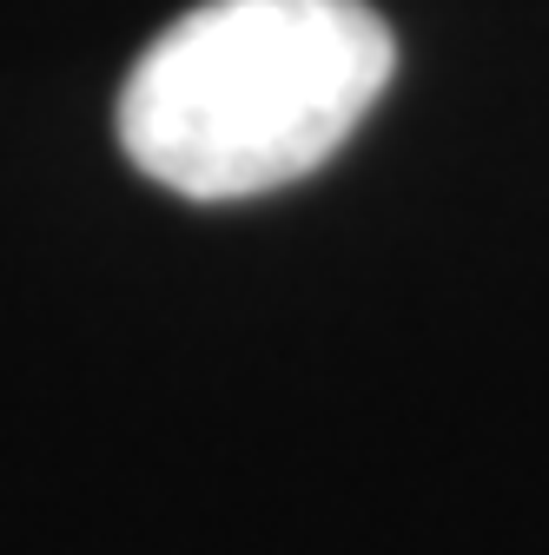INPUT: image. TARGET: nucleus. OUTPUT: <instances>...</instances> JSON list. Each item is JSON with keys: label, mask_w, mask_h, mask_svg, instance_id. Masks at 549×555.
Returning <instances> with one entry per match:
<instances>
[{"label": "nucleus", "mask_w": 549, "mask_h": 555, "mask_svg": "<svg viewBox=\"0 0 549 555\" xmlns=\"http://www.w3.org/2000/svg\"><path fill=\"white\" fill-rule=\"evenodd\" d=\"M397 74L365 0H205L126 74L119 146L179 198H252L318 172Z\"/></svg>", "instance_id": "nucleus-1"}]
</instances>
